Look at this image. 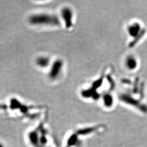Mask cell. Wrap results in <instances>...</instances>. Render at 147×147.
Listing matches in <instances>:
<instances>
[{
  "instance_id": "7",
  "label": "cell",
  "mask_w": 147,
  "mask_h": 147,
  "mask_svg": "<svg viewBox=\"0 0 147 147\" xmlns=\"http://www.w3.org/2000/svg\"><path fill=\"white\" fill-rule=\"evenodd\" d=\"M102 99L103 104L106 107L110 108L113 106L114 100L112 94L110 93H106L104 94L102 96Z\"/></svg>"
},
{
  "instance_id": "3",
  "label": "cell",
  "mask_w": 147,
  "mask_h": 147,
  "mask_svg": "<svg viewBox=\"0 0 147 147\" xmlns=\"http://www.w3.org/2000/svg\"><path fill=\"white\" fill-rule=\"evenodd\" d=\"M48 76L50 80H55L59 78L63 69L64 63L61 59H57L51 65Z\"/></svg>"
},
{
  "instance_id": "2",
  "label": "cell",
  "mask_w": 147,
  "mask_h": 147,
  "mask_svg": "<svg viewBox=\"0 0 147 147\" xmlns=\"http://www.w3.org/2000/svg\"><path fill=\"white\" fill-rule=\"evenodd\" d=\"M29 22L34 26H58L61 25L60 20L56 15L47 13L32 14L29 16Z\"/></svg>"
},
{
  "instance_id": "4",
  "label": "cell",
  "mask_w": 147,
  "mask_h": 147,
  "mask_svg": "<svg viewBox=\"0 0 147 147\" xmlns=\"http://www.w3.org/2000/svg\"><path fill=\"white\" fill-rule=\"evenodd\" d=\"M61 17L65 23V26L67 29H70L73 26L74 14L70 7H65L62 9Z\"/></svg>"
},
{
  "instance_id": "9",
  "label": "cell",
  "mask_w": 147,
  "mask_h": 147,
  "mask_svg": "<svg viewBox=\"0 0 147 147\" xmlns=\"http://www.w3.org/2000/svg\"><path fill=\"white\" fill-rule=\"evenodd\" d=\"M0 147H9L8 144L3 141L0 140Z\"/></svg>"
},
{
  "instance_id": "8",
  "label": "cell",
  "mask_w": 147,
  "mask_h": 147,
  "mask_svg": "<svg viewBox=\"0 0 147 147\" xmlns=\"http://www.w3.org/2000/svg\"><path fill=\"white\" fill-rule=\"evenodd\" d=\"M139 26L136 24H133L129 26L128 29V32L130 35L132 37H136L139 32Z\"/></svg>"
},
{
  "instance_id": "5",
  "label": "cell",
  "mask_w": 147,
  "mask_h": 147,
  "mask_svg": "<svg viewBox=\"0 0 147 147\" xmlns=\"http://www.w3.org/2000/svg\"><path fill=\"white\" fill-rule=\"evenodd\" d=\"M50 58L46 56H41L38 57L35 59V64L41 68H45L50 65Z\"/></svg>"
},
{
  "instance_id": "6",
  "label": "cell",
  "mask_w": 147,
  "mask_h": 147,
  "mask_svg": "<svg viewBox=\"0 0 147 147\" xmlns=\"http://www.w3.org/2000/svg\"><path fill=\"white\" fill-rule=\"evenodd\" d=\"M125 65L129 70L135 69L137 67V61L135 58L131 56H128L125 60Z\"/></svg>"
},
{
  "instance_id": "1",
  "label": "cell",
  "mask_w": 147,
  "mask_h": 147,
  "mask_svg": "<svg viewBox=\"0 0 147 147\" xmlns=\"http://www.w3.org/2000/svg\"><path fill=\"white\" fill-rule=\"evenodd\" d=\"M24 139L29 147H50V135L43 123L28 130Z\"/></svg>"
}]
</instances>
